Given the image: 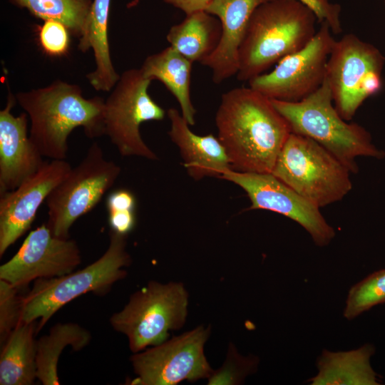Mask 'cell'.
I'll return each instance as SVG.
<instances>
[{
  "label": "cell",
  "mask_w": 385,
  "mask_h": 385,
  "mask_svg": "<svg viewBox=\"0 0 385 385\" xmlns=\"http://www.w3.org/2000/svg\"><path fill=\"white\" fill-rule=\"evenodd\" d=\"M16 102L8 88L6 104L0 111V194L16 188L45 163L28 135L27 113H11Z\"/></svg>",
  "instance_id": "cell-16"
},
{
  "label": "cell",
  "mask_w": 385,
  "mask_h": 385,
  "mask_svg": "<svg viewBox=\"0 0 385 385\" xmlns=\"http://www.w3.org/2000/svg\"><path fill=\"white\" fill-rule=\"evenodd\" d=\"M36 321H23L1 345V385L34 384L36 379Z\"/></svg>",
  "instance_id": "cell-22"
},
{
  "label": "cell",
  "mask_w": 385,
  "mask_h": 385,
  "mask_svg": "<svg viewBox=\"0 0 385 385\" xmlns=\"http://www.w3.org/2000/svg\"><path fill=\"white\" fill-rule=\"evenodd\" d=\"M385 303V269L374 272L349 289L344 317L351 320L373 307Z\"/></svg>",
  "instance_id": "cell-26"
},
{
  "label": "cell",
  "mask_w": 385,
  "mask_h": 385,
  "mask_svg": "<svg viewBox=\"0 0 385 385\" xmlns=\"http://www.w3.org/2000/svg\"><path fill=\"white\" fill-rule=\"evenodd\" d=\"M9 1L43 21L53 19L62 22L72 35L79 38L86 31L93 2V0Z\"/></svg>",
  "instance_id": "cell-25"
},
{
  "label": "cell",
  "mask_w": 385,
  "mask_h": 385,
  "mask_svg": "<svg viewBox=\"0 0 385 385\" xmlns=\"http://www.w3.org/2000/svg\"><path fill=\"white\" fill-rule=\"evenodd\" d=\"M287 121L292 133L319 143L351 173H357L358 157L383 158L385 153L372 143L370 133L356 123H347L335 108L327 78L314 93L297 102L271 99Z\"/></svg>",
  "instance_id": "cell-4"
},
{
  "label": "cell",
  "mask_w": 385,
  "mask_h": 385,
  "mask_svg": "<svg viewBox=\"0 0 385 385\" xmlns=\"http://www.w3.org/2000/svg\"><path fill=\"white\" fill-rule=\"evenodd\" d=\"M180 10L186 15L205 11L211 0H163Z\"/></svg>",
  "instance_id": "cell-33"
},
{
  "label": "cell",
  "mask_w": 385,
  "mask_h": 385,
  "mask_svg": "<svg viewBox=\"0 0 385 385\" xmlns=\"http://www.w3.org/2000/svg\"><path fill=\"white\" fill-rule=\"evenodd\" d=\"M136 217L135 210H116L108 212V223L111 230L127 236L135 227Z\"/></svg>",
  "instance_id": "cell-31"
},
{
  "label": "cell",
  "mask_w": 385,
  "mask_h": 385,
  "mask_svg": "<svg viewBox=\"0 0 385 385\" xmlns=\"http://www.w3.org/2000/svg\"><path fill=\"white\" fill-rule=\"evenodd\" d=\"M23 297L19 289L0 279V344L23 322Z\"/></svg>",
  "instance_id": "cell-27"
},
{
  "label": "cell",
  "mask_w": 385,
  "mask_h": 385,
  "mask_svg": "<svg viewBox=\"0 0 385 385\" xmlns=\"http://www.w3.org/2000/svg\"><path fill=\"white\" fill-rule=\"evenodd\" d=\"M70 31L61 21H43L38 29V39L43 51L50 56L65 55L69 48Z\"/></svg>",
  "instance_id": "cell-28"
},
{
  "label": "cell",
  "mask_w": 385,
  "mask_h": 385,
  "mask_svg": "<svg viewBox=\"0 0 385 385\" xmlns=\"http://www.w3.org/2000/svg\"><path fill=\"white\" fill-rule=\"evenodd\" d=\"M221 36V25L206 11L186 15L180 24L168 32L170 46L193 62L202 63L217 47Z\"/></svg>",
  "instance_id": "cell-23"
},
{
  "label": "cell",
  "mask_w": 385,
  "mask_h": 385,
  "mask_svg": "<svg viewBox=\"0 0 385 385\" xmlns=\"http://www.w3.org/2000/svg\"><path fill=\"white\" fill-rule=\"evenodd\" d=\"M111 2L93 0L86 31L79 38L80 51L93 50L96 68L86 78L98 91H111L120 78L112 63L108 38Z\"/></svg>",
  "instance_id": "cell-19"
},
{
  "label": "cell",
  "mask_w": 385,
  "mask_h": 385,
  "mask_svg": "<svg viewBox=\"0 0 385 385\" xmlns=\"http://www.w3.org/2000/svg\"><path fill=\"white\" fill-rule=\"evenodd\" d=\"M374 352L370 344L348 351L324 349L317 360V374L308 381L312 385L381 384L370 364Z\"/></svg>",
  "instance_id": "cell-20"
},
{
  "label": "cell",
  "mask_w": 385,
  "mask_h": 385,
  "mask_svg": "<svg viewBox=\"0 0 385 385\" xmlns=\"http://www.w3.org/2000/svg\"><path fill=\"white\" fill-rule=\"evenodd\" d=\"M220 178L242 188L251 202L250 210H266L284 215L301 225L316 245L324 247L335 236L320 207L299 194L272 173L225 171Z\"/></svg>",
  "instance_id": "cell-13"
},
{
  "label": "cell",
  "mask_w": 385,
  "mask_h": 385,
  "mask_svg": "<svg viewBox=\"0 0 385 385\" xmlns=\"http://www.w3.org/2000/svg\"><path fill=\"white\" fill-rule=\"evenodd\" d=\"M66 160L45 161L16 188L0 194V256L31 226L37 212L71 170Z\"/></svg>",
  "instance_id": "cell-15"
},
{
  "label": "cell",
  "mask_w": 385,
  "mask_h": 385,
  "mask_svg": "<svg viewBox=\"0 0 385 385\" xmlns=\"http://www.w3.org/2000/svg\"><path fill=\"white\" fill-rule=\"evenodd\" d=\"M15 96L30 118L29 137L43 157L66 160L68 138L76 128H83L90 138L105 135V100L84 98L78 85L56 80Z\"/></svg>",
  "instance_id": "cell-2"
},
{
  "label": "cell",
  "mask_w": 385,
  "mask_h": 385,
  "mask_svg": "<svg viewBox=\"0 0 385 385\" xmlns=\"http://www.w3.org/2000/svg\"><path fill=\"white\" fill-rule=\"evenodd\" d=\"M298 1L310 9L320 23L326 21L332 33L338 34L342 32L339 19L341 6L339 4H332L329 0Z\"/></svg>",
  "instance_id": "cell-30"
},
{
  "label": "cell",
  "mask_w": 385,
  "mask_h": 385,
  "mask_svg": "<svg viewBox=\"0 0 385 385\" xmlns=\"http://www.w3.org/2000/svg\"><path fill=\"white\" fill-rule=\"evenodd\" d=\"M317 19L298 0H271L259 6L240 48L237 78L249 81L305 47L317 33Z\"/></svg>",
  "instance_id": "cell-3"
},
{
  "label": "cell",
  "mask_w": 385,
  "mask_h": 385,
  "mask_svg": "<svg viewBox=\"0 0 385 385\" xmlns=\"http://www.w3.org/2000/svg\"><path fill=\"white\" fill-rule=\"evenodd\" d=\"M91 339L88 330L74 322L57 323L48 334L36 340V379L43 385H59L58 362L63 350L87 346Z\"/></svg>",
  "instance_id": "cell-24"
},
{
  "label": "cell",
  "mask_w": 385,
  "mask_h": 385,
  "mask_svg": "<svg viewBox=\"0 0 385 385\" xmlns=\"http://www.w3.org/2000/svg\"><path fill=\"white\" fill-rule=\"evenodd\" d=\"M126 237L112 230L106 252L84 268L52 278L35 280L23 297V317L26 322L38 321V332L64 305L88 292L103 296L127 275L125 267L131 262L126 250Z\"/></svg>",
  "instance_id": "cell-5"
},
{
  "label": "cell",
  "mask_w": 385,
  "mask_h": 385,
  "mask_svg": "<svg viewBox=\"0 0 385 385\" xmlns=\"http://www.w3.org/2000/svg\"><path fill=\"white\" fill-rule=\"evenodd\" d=\"M385 57L353 34L335 41L327 65V80L340 115L351 120L361 104L383 88Z\"/></svg>",
  "instance_id": "cell-9"
},
{
  "label": "cell",
  "mask_w": 385,
  "mask_h": 385,
  "mask_svg": "<svg viewBox=\"0 0 385 385\" xmlns=\"http://www.w3.org/2000/svg\"><path fill=\"white\" fill-rule=\"evenodd\" d=\"M326 21L301 50L277 63L274 68L250 80L249 86L270 99L297 102L316 91L327 77V65L335 42Z\"/></svg>",
  "instance_id": "cell-12"
},
{
  "label": "cell",
  "mask_w": 385,
  "mask_h": 385,
  "mask_svg": "<svg viewBox=\"0 0 385 385\" xmlns=\"http://www.w3.org/2000/svg\"><path fill=\"white\" fill-rule=\"evenodd\" d=\"M192 63L169 46L148 56L140 68L150 81L158 80L176 98L180 113L190 125L195 123L196 110L190 97V77Z\"/></svg>",
  "instance_id": "cell-21"
},
{
  "label": "cell",
  "mask_w": 385,
  "mask_h": 385,
  "mask_svg": "<svg viewBox=\"0 0 385 385\" xmlns=\"http://www.w3.org/2000/svg\"><path fill=\"white\" fill-rule=\"evenodd\" d=\"M188 296L180 283L150 282L133 293L122 310L110 317L111 327L128 339L137 353L167 340L180 328L188 313Z\"/></svg>",
  "instance_id": "cell-7"
},
{
  "label": "cell",
  "mask_w": 385,
  "mask_h": 385,
  "mask_svg": "<svg viewBox=\"0 0 385 385\" xmlns=\"http://www.w3.org/2000/svg\"><path fill=\"white\" fill-rule=\"evenodd\" d=\"M170 121L168 135L178 147L188 174L196 181L206 177L220 176L232 169L226 151L212 134L200 135L176 108L167 111Z\"/></svg>",
  "instance_id": "cell-18"
},
{
  "label": "cell",
  "mask_w": 385,
  "mask_h": 385,
  "mask_svg": "<svg viewBox=\"0 0 385 385\" xmlns=\"http://www.w3.org/2000/svg\"><path fill=\"white\" fill-rule=\"evenodd\" d=\"M271 173L319 207L342 200L352 188L346 165L317 142L294 133Z\"/></svg>",
  "instance_id": "cell-6"
},
{
  "label": "cell",
  "mask_w": 385,
  "mask_h": 385,
  "mask_svg": "<svg viewBox=\"0 0 385 385\" xmlns=\"http://www.w3.org/2000/svg\"><path fill=\"white\" fill-rule=\"evenodd\" d=\"M210 329L200 326L151 348L134 353L130 361L136 376L132 385H175L208 378L213 371L204 354Z\"/></svg>",
  "instance_id": "cell-11"
},
{
  "label": "cell",
  "mask_w": 385,
  "mask_h": 385,
  "mask_svg": "<svg viewBox=\"0 0 385 385\" xmlns=\"http://www.w3.org/2000/svg\"><path fill=\"white\" fill-rule=\"evenodd\" d=\"M81 262L77 242L54 236L44 223L31 231L17 252L0 266V279L20 290L38 279L68 274Z\"/></svg>",
  "instance_id": "cell-14"
},
{
  "label": "cell",
  "mask_w": 385,
  "mask_h": 385,
  "mask_svg": "<svg viewBox=\"0 0 385 385\" xmlns=\"http://www.w3.org/2000/svg\"><path fill=\"white\" fill-rule=\"evenodd\" d=\"M271 0H211L206 11L216 16L221 25V36L215 49L201 64L212 71L215 83L236 75L239 51L255 10Z\"/></svg>",
  "instance_id": "cell-17"
},
{
  "label": "cell",
  "mask_w": 385,
  "mask_h": 385,
  "mask_svg": "<svg viewBox=\"0 0 385 385\" xmlns=\"http://www.w3.org/2000/svg\"><path fill=\"white\" fill-rule=\"evenodd\" d=\"M215 125L232 169L240 172L271 173L292 133L271 99L250 86L222 94Z\"/></svg>",
  "instance_id": "cell-1"
},
{
  "label": "cell",
  "mask_w": 385,
  "mask_h": 385,
  "mask_svg": "<svg viewBox=\"0 0 385 385\" xmlns=\"http://www.w3.org/2000/svg\"><path fill=\"white\" fill-rule=\"evenodd\" d=\"M135 197L129 190L119 189L112 192L107 197L108 212L116 210H135Z\"/></svg>",
  "instance_id": "cell-32"
},
{
  "label": "cell",
  "mask_w": 385,
  "mask_h": 385,
  "mask_svg": "<svg viewBox=\"0 0 385 385\" xmlns=\"http://www.w3.org/2000/svg\"><path fill=\"white\" fill-rule=\"evenodd\" d=\"M150 82L140 68L126 70L105 100L104 133L122 156L158 159L140 132L143 123L162 120L167 114L150 96Z\"/></svg>",
  "instance_id": "cell-10"
},
{
  "label": "cell",
  "mask_w": 385,
  "mask_h": 385,
  "mask_svg": "<svg viewBox=\"0 0 385 385\" xmlns=\"http://www.w3.org/2000/svg\"><path fill=\"white\" fill-rule=\"evenodd\" d=\"M120 171L119 165L105 158L98 143H93L83 160L71 168L46 199V225L52 234L70 238L73 223L96 207Z\"/></svg>",
  "instance_id": "cell-8"
},
{
  "label": "cell",
  "mask_w": 385,
  "mask_h": 385,
  "mask_svg": "<svg viewBox=\"0 0 385 385\" xmlns=\"http://www.w3.org/2000/svg\"><path fill=\"white\" fill-rule=\"evenodd\" d=\"M230 356L231 358L227 360L222 368L212 372L209 377L210 384H237L255 370V359L242 358L234 353Z\"/></svg>",
  "instance_id": "cell-29"
}]
</instances>
